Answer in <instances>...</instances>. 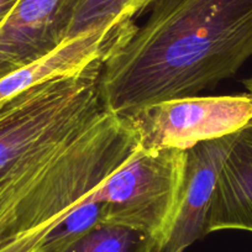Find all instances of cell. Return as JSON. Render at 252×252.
<instances>
[{"label": "cell", "instance_id": "cell-1", "mask_svg": "<svg viewBox=\"0 0 252 252\" xmlns=\"http://www.w3.org/2000/svg\"><path fill=\"white\" fill-rule=\"evenodd\" d=\"M252 56V0H154L147 20L101 63L99 91L121 116L194 96Z\"/></svg>", "mask_w": 252, "mask_h": 252}, {"label": "cell", "instance_id": "cell-2", "mask_svg": "<svg viewBox=\"0 0 252 252\" xmlns=\"http://www.w3.org/2000/svg\"><path fill=\"white\" fill-rule=\"evenodd\" d=\"M101 63L35 84L0 108V252H26L71 208L57 157L106 110Z\"/></svg>", "mask_w": 252, "mask_h": 252}, {"label": "cell", "instance_id": "cell-3", "mask_svg": "<svg viewBox=\"0 0 252 252\" xmlns=\"http://www.w3.org/2000/svg\"><path fill=\"white\" fill-rule=\"evenodd\" d=\"M186 151H137L95 193L101 221L136 229L162 246L182 193Z\"/></svg>", "mask_w": 252, "mask_h": 252}, {"label": "cell", "instance_id": "cell-4", "mask_svg": "<svg viewBox=\"0 0 252 252\" xmlns=\"http://www.w3.org/2000/svg\"><path fill=\"white\" fill-rule=\"evenodd\" d=\"M141 152L187 151L236 134L252 123V95L183 96L147 104L120 116Z\"/></svg>", "mask_w": 252, "mask_h": 252}, {"label": "cell", "instance_id": "cell-5", "mask_svg": "<svg viewBox=\"0 0 252 252\" xmlns=\"http://www.w3.org/2000/svg\"><path fill=\"white\" fill-rule=\"evenodd\" d=\"M236 134L200 142L186 151L178 209L171 231L158 252H183L208 235L207 218L215 184Z\"/></svg>", "mask_w": 252, "mask_h": 252}, {"label": "cell", "instance_id": "cell-6", "mask_svg": "<svg viewBox=\"0 0 252 252\" xmlns=\"http://www.w3.org/2000/svg\"><path fill=\"white\" fill-rule=\"evenodd\" d=\"M68 0H19L0 26V78L31 66L64 42Z\"/></svg>", "mask_w": 252, "mask_h": 252}, {"label": "cell", "instance_id": "cell-7", "mask_svg": "<svg viewBox=\"0 0 252 252\" xmlns=\"http://www.w3.org/2000/svg\"><path fill=\"white\" fill-rule=\"evenodd\" d=\"M135 28V23H126L89 31L64 41L52 53L31 66L0 78V108L35 84L81 69L96 60H104L125 42Z\"/></svg>", "mask_w": 252, "mask_h": 252}, {"label": "cell", "instance_id": "cell-8", "mask_svg": "<svg viewBox=\"0 0 252 252\" xmlns=\"http://www.w3.org/2000/svg\"><path fill=\"white\" fill-rule=\"evenodd\" d=\"M252 232V123L236 134L218 177L207 218V232Z\"/></svg>", "mask_w": 252, "mask_h": 252}, {"label": "cell", "instance_id": "cell-9", "mask_svg": "<svg viewBox=\"0 0 252 252\" xmlns=\"http://www.w3.org/2000/svg\"><path fill=\"white\" fill-rule=\"evenodd\" d=\"M154 0H68L64 41L79 35L126 23L149 10Z\"/></svg>", "mask_w": 252, "mask_h": 252}, {"label": "cell", "instance_id": "cell-10", "mask_svg": "<svg viewBox=\"0 0 252 252\" xmlns=\"http://www.w3.org/2000/svg\"><path fill=\"white\" fill-rule=\"evenodd\" d=\"M159 242L136 229L98 222L62 252H158Z\"/></svg>", "mask_w": 252, "mask_h": 252}, {"label": "cell", "instance_id": "cell-11", "mask_svg": "<svg viewBox=\"0 0 252 252\" xmlns=\"http://www.w3.org/2000/svg\"><path fill=\"white\" fill-rule=\"evenodd\" d=\"M19 0H0V26L3 25Z\"/></svg>", "mask_w": 252, "mask_h": 252}, {"label": "cell", "instance_id": "cell-12", "mask_svg": "<svg viewBox=\"0 0 252 252\" xmlns=\"http://www.w3.org/2000/svg\"><path fill=\"white\" fill-rule=\"evenodd\" d=\"M246 86H247V88H249L250 93H251V95H252V78L249 79V81H246Z\"/></svg>", "mask_w": 252, "mask_h": 252}]
</instances>
